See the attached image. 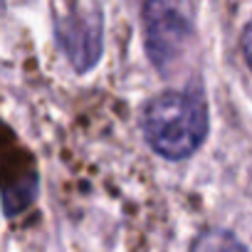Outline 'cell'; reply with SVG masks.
<instances>
[{"instance_id":"6da1fadb","label":"cell","mask_w":252,"mask_h":252,"mask_svg":"<svg viewBox=\"0 0 252 252\" xmlns=\"http://www.w3.org/2000/svg\"><path fill=\"white\" fill-rule=\"evenodd\" d=\"M208 104L195 87L156 94L141 111L146 144L168 161L193 156L208 136Z\"/></svg>"},{"instance_id":"7a4b0ae2","label":"cell","mask_w":252,"mask_h":252,"mask_svg":"<svg viewBox=\"0 0 252 252\" xmlns=\"http://www.w3.org/2000/svg\"><path fill=\"white\" fill-rule=\"evenodd\" d=\"M141 18L146 52L154 67L161 74H171L195 35L190 0H144Z\"/></svg>"},{"instance_id":"3957f363","label":"cell","mask_w":252,"mask_h":252,"mask_svg":"<svg viewBox=\"0 0 252 252\" xmlns=\"http://www.w3.org/2000/svg\"><path fill=\"white\" fill-rule=\"evenodd\" d=\"M55 37L69 64L84 74L89 72L104 50V20L99 3L82 8L79 0H52Z\"/></svg>"},{"instance_id":"277c9868","label":"cell","mask_w":252,"mask_h":252,"mask_svg":"<svg viewBox=\"0 0 252 252\" xmlns=\"http://www.w3.org/2000/svg\"><path fill=\"white\" fill-rule=\"evenodd\" d=\"M193 252H250V250L232 232L222 227H208L195 237Z\"/></svg>"},{"instance_id":"5b68a950","label":"cell","mask_w":252,"mask_h":252,"mask_svg":"<svg viewBox=\"0 0 252 252\" xmlns=\"http://www.w3.org/2000/svg\"><path fill=\"white\" fill-rule=\"evenodd\" d=\"M240 45H242L245 62H247V67H250V72H252V20L245 25V30H242V37H240Z\"/></svg>"},{"instance_id":"8992f818","label":"cell","mask_w":252,"mask_h":252,"mask_svg":"<svg viewBox=\"0 0 252 252\" xmlns=\"http://www.w3.org/2000/svg\"><path fill=\"white\" fill-rule=\"evenodd\" d=\"M5 13V0H0V15Z\"/></svg>"}]
</instances>
